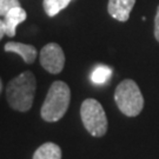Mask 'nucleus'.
I'll list each match as a JSON object with an SVG mask.
<instances>
[{"mask_svg": "<svg viewBox=\"0 0 159 159\" xmlns=\"http://www.w3.org/2000/svg\"><path fill=\"white\" fill-rule=\"evenodd\" d=\"M6 34V30H5V23L4 20L0 19V40L2 39V37Z\"/></svg>", "mask_w": 159, "mask_h": 159, "instance_id": "14", "label": "nucleus"}, {"mask_svg": "<svg viewBox=\"0 0 159 159\" xmlns=\"http://www.w3.org/2000/svg\"><path fill=\"white\" fill-rule=\"evenodd\" d=\"M37 89V80L31 71H25L8 83L6 98L13 110L27 112L32 107Z\"/></svg>", "mask_w": 159, "mask_h": 159, "instance_id": "1", "label": "nucleus"}, {"mask_svg": "<svg viewBox=\"0 0 159 159\" xmlns=\"http://www.w3.org/2000/svg\"><path fill=\"white\" fill-rule=\"evenodd\" d=\"M40 65L52 74L60 73L65 66L63 48L56 43L45 45L40 51Z\"/></svg>", "mask_w": 159, "mask_h": 159, "instance_id": "5", "label": "nucleus"}, {"mask_svg": "<svg viewBox=\"0 0 159 159\" xmlns=\"http://www.w3.org/2000/svg\"><path fill=\"white\" fill-rule=\"evenodd\" d=\"M154 37H156L157 41H159V6L157 8L156 18H154Z\"/></svg>", "mask_w": 159, "mask_h": 159, "instance_id": "13", "label": "nucleus"}, {"mask_svg": "<svg viewBox=\"0 0 159 159\" xmlns=\"http://www.w3.org/2000/svg\"><path fill=\"white\" fill-rule=\"evenodd\" d=\"M112 75V70L106 66V65H99L97 66L91 74V80L92 83H94L97 85H102L105 84Z\"/></svg>", "mask_w": 159, "mask_h": 159, "instance_id": "11", "label": "nucleus"}, {"mask_svg": "<svg viewBox=\"0 0 159 159\" xmlns=\"http://www.w3.org/2000/svg\"><path fill=\"white\" fill-rule=\"evenodd\" d=\"M1 87H2V84H1V79H0V91H1Z\"/></svg>", "mask_w": 159, "mask_h": 159, "instance_id": "15", "label": "nucleus"}, {"mask_svg": "<svg viewBox=\"0 0 159 159\" xmlns=\"http://www.w3.org/2000/svg\"><path fill=\"white\" fill-rule=\"evenodd\" d=\"M114 100L121 113L127 117H136L144 107V98L139 86L132 79H125L117 86Z\"/></svg>", "mask_w": 159, "mask_h": 159, "instance_id": "3", "label": "nucleus"}, {"mask_svg": "<svg viewBox=\"0 0 159 159\" xmlns=\"http://www.w3.org/2000/svg\"><path fill=\"white\" fill-rule=\"evenodd\" d=\"M136 0H108V14L118 21H127Z\"/></svg>", "mask_w": 159, "mask_h": 159, "instance_id": "6", "label": "nucleus"}, {"mask_svg": "<svg viewBox=\"0 0 159 159\" xmlns=\"http://www.w3.org/2000/svg\"><path fill=\"white\" fill-rule=\"evenodd\" d=\"M70 2L71 0H44L43 5L46 14L48 17H54L64 8H66Z\"/></svg>", "mask_w": 159, "mask_h": 159, "instance_id": "10", "label": "nucleus"}, {"mask_svg": "<svg viewBox=\"0 0 159 159\" xmlns=\"http://www.w3.org/2000/svg\"><path fill=\"white\" fill-rule=\"evenodd\" d=\"M80 117L87 132L93 137H102L107 132V117L102 104L89 98L83 102Z\"/></svg>", "mask_w": 159, "mask_h": 159, "instance_id": "4", "label": "nucleus"}, {"mask_svg": "<svg viewBox=\"0 0 159 159\" xmlns=\"http://www.w3.org/2000/svg\"><path fill=\"white\" fill-rule=\"evenodd\" d=\"M26 18H27V13L20 6L14 7V8H12V10L7 12V14L5 16V19H4L6 35L14 37L16 32H17V26L20 23L25 21Z\"/></svg>", "mask_w": 159, "mask_h": 159, "instance_id": "8", "label": "nucleus"}, {"mask_svg": "<svg viewBox=\"0 0 159 159\" xmlns=\"http://www.w3.org/2000/svg\"><path fill=\"white\" fill-rule=\"evenodd\" d=\"M18 6H20L19 0H0V16L5 17L10 10Z\"/></svg>", "mask_w": 159, "mask_h": 159, "instance_id": "12", "label": "nucleus"}, {"mask_svg": "<svg viewBox=\"0 0 159 159\" xmlns=\"http://www.w3.org/2000/svg\"><path fill=\"white\" fill-rule=\"evenodd\" d=\"M4 50L6 52H12L20 56L26 64H32L37 58V48L33 45H29V44L8 41L4 46Z\"/></svg>", "mask_w": 159, "mask_h": 159, "instance_id": "7", "label": "nucleus"}, {"mask_svg": "<svg viewBox=\"0 0 159 159\" xmlns=\"http://www.w3.org/2000/svg\"><path fill=\"white\" fill-rule=\"evenodd\" d=\"M33 159H61V150L54 143H45L35 150Z\"/></svg>", "mask_w": 159, "mask_h": 159, "instance_id": "9", "label": "nucleus"}, {"mask_svg": "<svg viewBox=\"0 0 159 159\" xmlns=\"http://www.w3.org/2000/svg\"><path fill=\"white\" fill-rule=\"evenodd\" d=\"M71 102V90L66 83L57 80L47 92L40 110L41 118L48 123H56L63 118Z\"/></svg>", "mask_w": 159, "mask_h": 159, "instance_id": "2", "label": "nucleus"}]
</instances>
